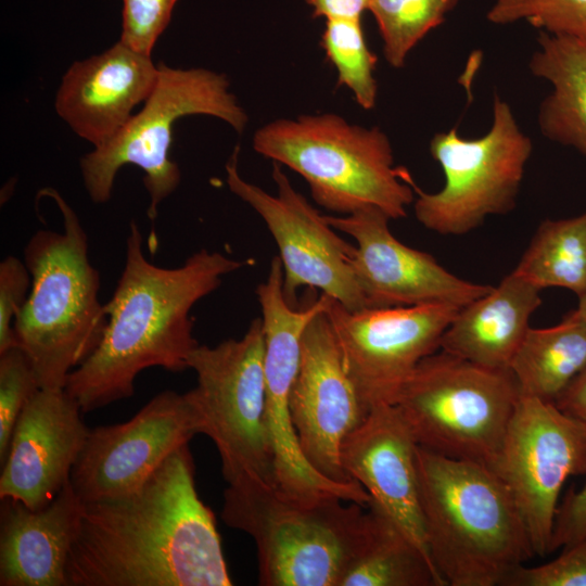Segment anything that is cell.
<instances>
[{
	"label": "cell",
	"instance_id": "f1b7e54d",
	"mask_svg": "<svg viewBox=\"0 0 586 586\" xmlns=\"http://www.w3.org/2000/svg\"><path fill=\"white\" fill-rule=\"evenodd\" d=\"M486 17L496 25L525 21L540 31L586 41V0H495Z\"/></svg>",
	"mask_w": 586,
	"mask_h": 586
},
{
	"label": "cell",
	"instance_id": "8992f818",
	"mask_svg": "<svg viewBox=\"0 0 586 586\" xmlns=\"http://www.w3.org/2000/svg\"><path fill=\"white\" fill-rule=\"evenodd\" d=\"M224 522L255 543L263 586H340L366 534L367 507L301 501L254 482L228 484Z\"/></svg>",
	"mask_w": 586,
	"mask_h": 586
},
{
	"label": "cell",
	"instance_id": "5bb4252c",
	"mask_svg": "<svg viewBox=\"0 0 586 586\" xmlns=\"http://www.w3.org/2000/svg\"><path fill=\"white\" fill-rule=\"evenodd\" d=\"M326 295L327 317L348 377L370 409L392 404L418 364L440 349L460 307L424 304L352 310Z\"/></svg>",
	"mask_w": 586,
	"mask_h": 586
},
{
	"label": "cell",
	"instance_id": "836d02e7",
	"mask_svg": "<svg viewBox=\"0 0 586 586\" xmlns=\"http://www.w3.org/2000/svg\"><path fill=\"white\" fill-rule=\"evenodd\" d=\"M586 536V482L579 489H569L559 502L550 552L570 546Z\"/></svg>",
	"mask_w": 586,
	"mask_h": 586
},
{
	"label": "cell",
	"instance_id": "ba28073f",
	"mask_svg": "<svg viewBox=\"0 0 586 586\" xmlns=\"http://www.w3.org/2000/svg\"><path fill=\"white\" fill-rule=\"evenodd\" d=\"M225 74L206 68H174L158 64V77L143 109L105 144L80 160V171L90 200L111 199L114 181L124 165L143 173L149 193L148 217L154 220L158 205L179 186L180 169L170 158L174 123L188 115L217 117L241 133L249 116L229 90Z\"/></svg>",
	"mask_w": 586,
	"mask_h": 586
},
{
	"label": "cell",
	"instance_id": "6da1fadb",
	"mask_svg": "<svg viewBox=\"0 0 586 586\" xmlns=\"http://www.w3.org/2000/svg\"><path fill=\"white\" fill-rule=\"evenodd\" d=\"M189 445V444H188ZM136 491L84 505L66 586H231L189 446Z\"/></svg>",
	"mask_w": 586,
	"mask_h": 586
},
{
	"label": "cell",
	"instance_id": "30bf717a",
	"mask_svg": "<svg viewBox=\"0 0 586 586\" xmlns=\"http://www.w3.org/2000/svg\"><path fill=\"white\" fill-rule=\"evenodd\" d=\"M533 143L520 128L511 106L494 97L492 125L486 133L466 139L457 128L437 132L430 153L441 166L445 183L434 193L422 191L409 177L417 198V220L442 235H462L517 204Z\"/></svg>",
	"mask_w": 586,
	"mask_h": 586
},
{
	"label": "cell",
	"instance_id": "e0dca14e",
	"mask_svg": "<svg viewBox=\"0 0 586 586\" xmlns=\"http://www.w3.org/2000/svg\"><path fill=\"white\" fill-rule=\"evenodd\" d=\"M290 413L300 448L308 463L331 481H355L342 467L341 447L369 410L346 372L323 311L314 317L303 334Z\"/></svg>",
	"mask_w": 586,
	"mask_h": 586
},
{
	"label": "cell",
	"instance_id": "7402d4cb",
	"mask_svg": "<svg viewBox=\"0 0 586 586\" xmlns=\"http://www.w3.org/2000/svg\"><path fill=\"white\" fill-rule=\"evenodd\" d=\"M542 290L515 273L459 309L440 341V349L493 369H509Z\"/></svg>",
	"mask_w": 586,
	"mask_h": 586
},
{
	"label": "cell",
	"instance_id": "52a82bcc",
	"mask_svg": "<svg viewBox=\"0 0 586 586\" xmlns=\"http://www.w3.org/2000/svg\"><path fill=\"white\" fill-rule=\"evenodd\" d=\"M519 398L509 369L438 349L418 364L392 405L419 446L494 470Z\"/></svg>",
	"mask_w": 586,
	"mask_h": 586
},
{
	"label": "cell",
	"instance_id": "484cf974",
	"mask_svg": "<svg viewBox=\"0 0 586 586\" xmlns=\"http://www.w3.org/2000/svg\"><path fill=\"white\" fill-rule=\"evenodd\" d=\"M513 271L542 291L566 289L577 298L586 294V211L543 220Z\"/></svg>",
	"mask_w": 586,
	"mask_h": 586
},
{
	"label": "cell",
	"instance_id": "277c9868",
	"mask_svg": "<svg viewBox=\"0 0 586 586\" xmlns=\"http://www.w3.org/2000/svg\"><path fill=\"white\" fill-rule=\"evenodd\" d=\"M63 230H38L24 249L29 295L14 322L16 346L28 356L40 388L65 387L69 373L99 345L107 322L99 300L100 273L75 211L54 189Z\"/></svg>",
	"mask_w": 586,
	"mask_h": 586
},
{
	"label": "cell",
	"instance_id": "8d00e7d4",
	"mask_svg": "<svg viewBox=\"0 0 586 586\" xmlns=\"http://www.w3.org/2000/svg\"><path fill=\"white\" fill-rule=\"evenodd\" d=\"M575 310L583 319L586 320V294L578 297V305Z\"/></svg>",
	"mask_w": 586,
	"mask_h": 586
},
{
	"label": "cell",
	"instance_id": "cb8c5ba5",
	"mask_svg": "<svg viewBox=\"0 0 586 586\" xmlns=\"http://www.w3.org/2000/svg\"><path fill=\"white\" fill-rule=\"evenodd\" d=\"M586 368V320L575 309L548 328H530L509 370L520 395L556 403Z\"/></svg>",
	"mask_w": 586,
	"mask_h": 586
},
{
	"label": "cell",
	"instance_id": "d590c367",
	"mask_svg": "<svg viewBox=\"0 0 586 586\" xmlns=\"http://www.w3.org/2000/svg\"><path fill=\"white\" fill-rule=\"evenodd\" d=\"M555 404L564 413L586 426V368L575 378Z\"/></svg>",
	"mask_w": 586,
	"mask_h": 586
},
{
	"label": "cell",
	"instance_id": "4316f807",
	"mask_svg": "<svg viewBox=\"0 0 586 586\" xmlns=\"http://www.w3.org/2000/svg\"><path fill=\"white\" fill-rule=\"evenodd\" d=\"M458 0H369L383 41V54L394 68L405 65L410 51L441 25Z\"/></svg>",
	"mask_w": 586,
	"mask_h": 586
},
{
	"label": "cell",
	"instance_id": "4fadbf2b",
	"mask_svg": "<svg viewBox=\"0 0 586 586\" xmlns=\"http://www.w3.org/2000/svg\"><path fill=\"white\" fill-rule=\"evenodd\" d=\"M494 471L511 491L535 556L545 557L563 485L586 474V426L555 403L520 395Z\"/></svg>",
	"mask_w": 586,
	"mask_h": 586
},
{
	"label": "cell",
	"instance_id": "ffe728a7",
	"mask_svg": "<svg viewBox=\"0 0 586 586\" xmlns=\"http://www.w3.org/2000/svg\"><path fill=\"white\" fill-rule=\"evenodd\" d=\"M158 77L151 55L120 40L98 55L74 62L55 94L58 115L93 148L110 141L150 97Z\"/></svg>",
	"mask_w": 586,
	"mask_h": 586
},
{
	"label": "cell",
	"instance_id": "1f68e13d",
	"mask_svg": "<svg viewBox=\"0 0 586 586\" xmlns=\"http://www.w3.org/2000/svg\"><path fill=\"white\" fill-rule=\"evenodd\" d=\"M504 586H586V536L545 564L519 565Z\"/></svg>",
	"mask_w": 586,
	"mask_h": 586
},
{
	"label": "cell",
	"instance_id": "603a6c76",
	"mask_svg": "<svg viewBox=\"0 0 586 586\" xmlns=\"http://www.w3.org/2000/svg\"><path fill=\"white\" fill-rule=\"evenodd\" d=\"M528 68L552 89L539 105L542 135L586 160V41L540 31Z\"/></svg>",
	"mask_w": 586,
	"mask_h": 586
},
{
	"label": "cell",
	"instance_id": "44dd1931",
	"mask_svg": "<svg viewBox=\"0 0 586 586\" xmlns=\"http://www.w3.org/2000/svg\"><path fill=\"white\" fill-rule=\"evenodd\" d=\"M84 505L69 481L39 510L1 499L0 585L66 586V565Z\"/></svg>",
	"mask_w": 586,
	"mask_h": 586
},
{
	"label": "cell",
	"instance_id": "9c48e42d",
	"mask_svg": "<svg viewBox=\"0 0 586 586\" xmlns=\"http://www.w3.org/2000/svg\"><path fill=\"white\" fill-rule=\"evenodd\" d=\"M262 318L241 339L198 345L187 366L196 374L190 391L203 431L215 444L228 484L254 482L277 488L267 413Z\"/></svg>",
	"mask_w": 586,
	"mask_h": 586
},
{
	"label": "cell",
	"instance_id": "8fae6325",
	"mask_svg": "<svg viewBox=\"0 0 586 586\" xmlns=\"http://www.w3.org/2000/svg\"><path fill=\"white\" fill-rule=\"evenodd\" d=\"M256 296L265 340L266 413L277 489L301 501L334 496L367 507L370 496L357 481H331L308 463L291 420L290 396L300 368L303 334L314 317L323 311L326 295L321 293L302 307L292 306L283 292L280 257L275 256L267 279L256 288Z\"/></svg>",
	"mask_w": 586,
	"mask_h": 586
},
{
	"label": "cell",
	"instance_id": "5b68a950",
	"mask_svg": "<svg viewBox=\"0 0 586 586\" xmlns=\"http://www.w3.org/2000/svg\"><path fill=\"white\" fill-rule=\"evenodd\" d=\"M253 148L302 176L314 201L340 215L371 206L399 219L415 201L410 174L394 166L391 141L379 127L332 113L279 118L255 131Z\"/></svg>",
	"mask_w": 586,
	"mask_h": 586
},
{
	"label": "cell",
	"instance_id": "d4e9b609",
	"mask_svg": "<svg viewBox=\"0 0 586 586\" xmlns=\"http://www.w3.org/2000/svg\"><path fill=\"white\" fill-rule=\"evenodd\" d=\"M340 586H447L429 556L368 505L362 544Z\"/></svg>",
	"mask_w": 586,
	"mask_h": 586
},
{
	"label": "cell",
	"instance_id": "7a4b0ae2",
	"mask_svg": "<svg viewBox=\"0 0 586 586\" xmlns=\"http://www.w3.org/2000/svg\"><path fill=\"white\" fill-rule=\"evenodd\" d=\"M247 264L202 249L178 267L156 266L146 259L140 229L131 222L124 269L104 304L103 336L69 373L65 391L86 413L131 397L137 375L146 368L188 369V356L199 345L192 334V307L217 290L225 276Z\"/></svg>",
	"mask_w": 586,
	"mask_h": 586
},
{
	"label": "cell",
	"instance_id": "4dcf8cb0",
	"mask_svg": "<svg viewBox=\"0 0 586 586\" xmlns=\"http://www.w3.org/2000/svg\"><path fill=\"white\" fill-rule=\"evenodd\" d=\"M178 0H123L120 41L151 55L155 42L168 26Z\"/></svg>",
	"mask_w": 586,
	"mask_h": 586
},
{
	"label": "cell",
	"instance_id": "e575fe53",
	"mask_svg": "<svg viewBox=\"0 0 586 586\" xmlns=\"http://www.w3.org/2000/svg\"><path fill=\"white\" fill-rule=\"evenodd\" d=\"M314 17L328 20L361 18L368 10L369 0H307Z\"/></svg>",
	"mask_w": 586,
	"mask_h": 586
},
{
	"label": "cell",
	"instance_id": "7c38bea8",
	"mask_svg": "<svg viewBox=\"0 0 586 586\" xmlns=\"http://www.w3.org/2000/svg\"><path fill=\"white\" fill-rule=\"evenodd\" d=\"M239 151L237 145L226 164V181L230 191L262 217L272 235L286 301L298 306L297 292L307 286L319 289L348 309L366 308L351 265L355 245L341 238L326 216L295 190L280 164L272 162L276 195L244 180L238 170Z\"/></svg>",
	"mask_w": 586,
	"mask_h": 586
},
{
	"label": "cell",
	"instance_id": "83f0119b",
	"mask_svg": "<svg viewBox=\"0 0 586 586\" xmlns=\"http://www.w3.org/2000/svg\"><path fill=\"white\" fill-rule=\"evenodd\" d=\"M320 44L339 85L353 93L360 107L372 110L378 95L377 56L367 44L361 18L326 21Z\"/></svg>",
	"mask_w": 586,
	"mask_h": 586
},
{
	"label": "cell",
	"instance_id": "f546056e",
	"mask_svg": "<svg viewBox=\"0 0 586 586\" xmlns=\"http://www.w3.org/2000/svg\"><path fill=\"white\" fill-rule=\"evenodd\" d=\"M40 390L34 367L18 346L0 353V462L3 463L15 423Z\"/></svg>",
	"mask_w": 586,
	"mask_h": 586
},
{
	"label": "cell",
	"instance_id": "ac0fdd59",
	"mask_svg": "<svg viewBox=\"0 0 586 586\" xmlns=\"http://www.w3.org/2000/svg\"><path fill=\"white\" fill-rule=\"evenodd\" d=\"M65 391L40 388L21 412L2 463L0 498L33 510L48 506L69 481L90 429Z\"/></svg>",
	"mask_w": 586,
	"mask_h": 586
},
{
	"label": "cell",
	"instance_id": "9a60e30c",
	"mask_svg": "<svg viewBox=\"0 0 586 586\" xmlns=\"http://www.w3.org/2000/svg\"><path fill=\"white\" fill-rule=\"evenodd\" d=\"M190 391L166 390L126 422L90 429L69 482L84 504L138 489L177 449L202 434Z\"/></svg>",
	"mask_w": 586,
	"mask_h": 586
},
{
	"label": "cell",
	"instance_id": "2e32d148",
	"mask_svg": "<svg viewBox=\"0 0 586 586\" xmlns=\"http://www.w3.org/2000/svg\"><path fill=\"white\" fill-rule=\"evenodd\" d=\"M324 216L336 231L356 241L351 265L367 307L450 304L462 308L493 288L461 279L429 253L402 243L390 229L391 218L377 207Z\"/></svg>",
	"mask_w": 586,
	"mask_h": 586
},
{
	"label": "cell",
	"instance_id": "3957f363",
	"mask_svg": "<svg viewBox=\"0 0 586 586\" xmlns=\"http://www.w3.org/2000/svg\"><path fill=\"white\" fill-rule=\"evenodd\" d=\"M430 559L450 586H504L535 556L520 509L491 468L417 446Z\"/></svg>",
	"mask_w": 586,
	"mask_h": 586
},
{
	"label": "cell",
	"instance_id": "d6a6232c",
	"mask_svg": "<svg viewBox=\"0 0 586 586\" xmlns=\"http://www.w3.org/2000/svg\"><path fill=\"white\" fill-rule=\"evenodd\" d=\"M31 288V275L15 256L0 263V353L16 346L14 322Z\"/></svg>",
	"mask_w": 586,
	"mask_h": 586
},
{
	"label": "cell",
	"instance_id": "d6986e66",
	"mask_svg": "<svg viewBox=\"0 0 586 586\" xmlns=\"http://www.w3.org/2000/svg\"><path fill=\"white\" fill-rule=\"evenodd\" d=\"M417 446L396 407L382 403L373 406L346 436L341 462L347 475L367 491L369 505L429 556L419 496Z\"/></svg>",
	"mask_w": 586,
	"mask_h": 586
}]
</instances>
